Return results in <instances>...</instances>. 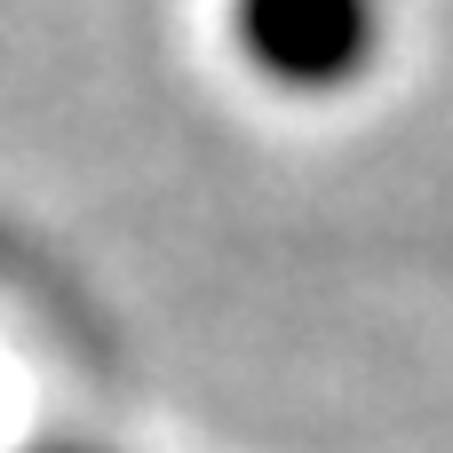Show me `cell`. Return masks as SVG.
<instances>
[{
	"mask_svg": "<svg viewBox=\"0 0 453 453\" xmlns=\"http://www.w3.org/2000/svg\"><path fill=\"white\" fill-rule=\"evenodd\" d=\"M239 48L295 88H326L366 64L374 0H239Z\"/></svg>",
	"mask_w": 453,
	"mask_h": 453,
	"instance_id": "obj_1",
	"label": "cell"
}]
</instances>
